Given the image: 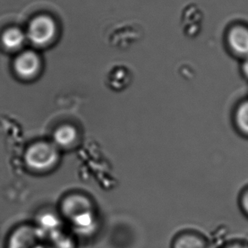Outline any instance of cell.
<instances>
[{
  "mask_svg": "<svg viewBox=\"0 0 248 248\" xmlns=\"http://www.w3.org/2000/svg\"><path fill=\"white\" fill-rule=\"evenodd\" d=\"M59 156L56 145L48 142H37L27 150L26 161L32 170H48L56 165Z\"/></svg>",
  "mask_w": 248,
  "mask_h": 248,
  "instance_id": "7a4b0ae2",
  "label": "cell"
},
{
  "mask_svg": "<svg viewBox=\"0 0 248 248\" xmlns=\"http://www.w3.org/2000/svg\"><path fill=\"white\" fill-rule=\"evenodd\" d=\"M62 217L72 228L81 233L93 232L97 225V217L90 200L81 195H71L61 203Z\"/></svg>",
  "mask_w": 248,
  "mask_h": 248,
  "instance_id": "6da1fadb",
  "label": "cell"
},
{
  "mask_svg": "<svg viewBox=\"0 0 248 248\" xmlns=\"http://www.w3.org/2000/svg\"><path fill=\"white\" fill-rule=\"evenodd\" d=\"M235 122L240 132L248 137V99L242 102L236 108Z\"/></svg>",
  "mask_w": 248,
  "mask_h": 248,
  "instance_id": "30bf717a",
  "label": "cell"
},
{
  "mask_svg": "<svg viewBox=\"0 0 248 248\" xmlns=\"http://www.w3.org/2000/svg\"><path fill=\"white\" fill-rule=\"evenodd\" d=\"M171 248H212L204 235L193 230L179 232L171 242Z\"/></svg>",
  "mask_w": 248,
  "mask_h": 248,
  "instance_id": "8992f818",
  "label": "cell"
},
{
  "mask_svg": "<svg viewBox=\"0 0 248 248\" xmlns=\"http://www.w3.org/2000/svg\"><path fill=\"white\" fill-rule=\"evenodd\" d=\"M225 42L232 54L237 57H248V25L238 21L232 24L225 33Z\"/></svg>",
  "mask_w": 248,
  "mask_h": 248,
  "instance_id": "277c9868",
  "label": "cell"
},
{
  "mask_svg": "<svg viewBox=\"0 0 248 248\" xmlns=\"http://www.w3.org/2000/svg\"><path fill=\"white\" fill-rule=\"evenodd\" d=\"M56 34V25L54 20L47 16H37L31 20L27 37L32 44L37 46H45L54 40Z\"/></svg>",
  "mask_w": 248,
  "mask_h": 248,
  "instance_id": "3957f363",
  "label": "cell"
},
{
  "mask_svg": "<svg viewBox=\"0 0 248 248\" xmlns=\"http://www.w3.org/2000/svg\"><path fill=\"white\" fill-rule=\"evenodd\" d=\"M26 36L22 31L18 28H10L5 31L2 37L3 45L9 49H17L23 45Z\"/></svg>",
  "mask_w": 248,
  "mask_h": 248,
  "instance_id": "9c48e42d",
  "label": "cell"
},
{
  "mask_svg": "<svg viewBox=\"0 0 248 248\" xmlns=\"http://www.w3.org/2000/svg\"><path fill=\"white\" fill-rule=\"evenodd\" d=\"M10 248H43L42 232L31 226L21 227L10 240Z\"/></svg>",
  "mask_w": 248,
  "mask_h": 248,
  "instance_id": "5b68a950",
  "label": "cell"
},
{
  "mask_svg": "<svg viewBox=\"0 0 248 248\" xmlns=\"http://www.w3.org/2000/svg\"><path fill=\"white\" fill-rule=\"evenodd\" d=\"M239 204H240V208H241L243 215L248 218V189L242 192V196L240 198Z\"/></svg>",
  "mask_w": 248,
  "mask_h": 248,
  "instance_id": "7c38bea8",
  "label": "cell"
},
{
  "mask_svg": "<svg viewBox=\"0 0 248 248\" xmlns=\"http://www.w3.org/2000/svg\"><path fill=\"white\" fill-rule=\"evenodd\" d=\"M218 248H248V242L240 239H234L225 242Z\"/></svg>",
  "mask_w": 248,
  "mask_h": 248,
  "instance_id": "8fae6325",
  "label": "cell"
},
{
  "mask_svg": "<svg viewBox=\"0 0 248 248\" xmlns=\"http://www.w3.org/2000/svg\"><path fill=\"white\" fill-rule=\"evenodd\" d=\"M242 71L244 77L248 80V57L243 60L242 64Z\"/></svg>",
  "mask_w": 248,
  "mask_h": 248,
  "instance_id": "4fadbf2b",
  "label": "cell"
},
{
  "mask_svg": "<svg viewBox=\"0 0 248 248\" xmlns=\"http://www.w3.org/2000/svg\"><path fill=\"white\" fill-rule=\"evenodd\" d=\"M40 67V59L32 51L24 52L18 56L15 62L16 71L22 78H32L37 74Z\"/></svg>",
  "mask_w": 248,
  "mask_h": 248,
  "instance_id": "52a82bcc",
  "label": "cell"
},
{
  "mask_svg": "<svg viewBox=\"0 0 248 248\" xmlns=\"http://www.w3.org/2000/svg\"><path fill=\"white\" fill-rule=\"evenodd\" d=\"M78 134L74 127L71 125H63L54 132V144L58 147L68 148L77 140Z\"/></svg>",
  "mask_w": 248,
  "mask_h": 248,
  "instance_id": "ba28073f",
  "label": "cell"
}]
</instances>
